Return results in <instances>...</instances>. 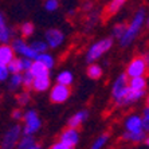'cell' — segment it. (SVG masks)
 <instances>
[{
    "label": "cell",
    "mask_w": 149,
    "mask_h": 149,
    "mask_svg": "<svg viewBox=\"0 0 149 149\" xmlns=\"http://www.w3.org/2000/svg\"><path fill=\"white\" fill-rule=\"evenodd\" d=\"M145 27L149 28V10H148V12H146V26Z\"/></svg>",
    "instance_id": "60d3db41"
},
{
    "label": "cell",
    "mask_w": 149,
    "mask_h": 149,
    "mask_svg": "<svg viewBox=\"0 0 149 149\" xmlns=\"http://www.w3.org/2000/svg\"><path fill=\"white\" fill-rule=\"evenodd\" d=\"M113 45H114V39L111 36H105V38H101L98 40L93 42L86 50L85 61L87 63L98 62L100 59L104 58L105 54H108L110 51Z\"/></svg>",
    "instance_id": "7a4b0ae2"
},
{
    "label": "cell",
    "mask_w": 149,
    "mask_h": 149,
    "mask_svg": "<svg viewBox=\"0 0 149 149\" xmlns=\"http://www.w3.org/2000/svg\"><path fill=\"white\" fill-rule=\"evenodd\" d=\"M144 124H142V117L139 113H130L125 117L124 120V130L129 132H136V130H142Z\"/></svg>",
    "instance_id": "7c38bea8"
},
{
    "label": "cell",
    "mask_w": 149,
    "mask_h": 149,
    "mask_svg": "<svg viewBox=\"0 0 149 149\" xmlns=\"http://www.w3.org/2000/svg\"><path fill=\"white\" fill-rule=\"evenodd\" d=\"M7 83H8V89L11 91H19L23 87V73L11 74Z\"/></svg>",
    "instance_id": "603a6c76"
},
{
    "label": "cell",
    "mask_w": 149,
    "mask_h": 149,
    "mask_svg": "<svg viewBox=\"0 0 149 149\" xmlns=\"http://www.w3.org/2000/svg\"><path fill=\"white\" fill-rule=\"evenodd\" d=\"M10 75L11 73H10V69H8V65L0 63V82H7Z\"/></svg>",
    "instance_id": "836d02e7"
},
{
    "label": "cell",
    "mask_w": 149,
    "mask_h": 149,
    "mask_svg": "<svg viewBox=\"0 0 149 149\" xmlns=\"http://www.w3.org/2000/svg\"><path fill=\"white\" fill-rule=\"evenodd\" d=\"M36 144V139L35 136H31V134H23L19 140L16 145V149H30L31 146H34Z\"/></svg>",
    "instance_id": "f1b7e54d"
},
{
    "label": "cell",
    "mask_w": 149,
    "mask_h": 149,
    "mask_svg": "<svg viewBox=\"0 0 149 149\" xmlns=\"http://www.w3.org/2000/svg\"><path fill=\"white\" fill-rule=\"evenodd\" d=\"M128 0H109L104 8L105 16H114L126 6Z\"/></svg>",
    "instance_id": "9a60e30c"
},
{
    "label": "cell",
    "mask_w": 149,
    "mask_h": 149,
    "mask_svg": "<svg viewBox=\"0 0 149 149\" xmlns=\"http://www.w3.org/2000/svg\"><path fill=\"white\" fill-rule=\"evenodd\" d=\"M16 56L14 49L10 43L7 45H0V63L3 65H8V63L12 61V59Z\"/></svg>",
    "instance_id": "d6986e66"
},
{
    "label": "cell",
    "mask_w": 149,
    "mask_h": 149,
    "mask_svg": "<svg viewBox=\"0 0 149 149\" xmlns=\"http://www.w3.org/2000/svg\"><path fill=\"white\" fill-rule=\"evenodd\" d=\"M30 46H31L32 50H34L36 54H42V52L49 51L50 50L47 43L45 42V39H34V40L30 42Z\"/></svg>",
    "instance_id": "4dcf8cb0"
},
{
    "label": "cell",
    "mask_w": 149,
    "mask_h": 149,
    "mask_svg": "<svg viewBox=\"0 0 149 149\" xmlns=\"http://www.w3.org/2000/svg\"><path fill=\"white\" fill-rule=\"evenodd\" d=\"M34 78L35 77L31 74V71H24L23 73V87L28 89V90H32V83H34Z\"/></svg>",
    "instance_id": "d6a6232c"
},
{
    "label": "cell",
    "mask_w": 149,
    "mask_h": 149,
    "mask_svg": "<svg viewBox=\"0 0 149 149\" xmlns=\"http://www.w3.org/2000/svg\"><path fill=\"white\" fill-rule=\"evenodd\" d=\"M23 113H24V111L22 110V108L17 106L16 109H14V110L11 111V118H12L15 122L22 121V120H23Z\"/></svg>",
    "instance_id": "d590c367"
},
{
    "label": "cell",
    "mask_w": 149,
    "mask_h": 149,
    "mask_svg": "<svg viewBox=\"0 0 149 149\" xmlns=\"http://www.w3.org/2000/svg\"><path fill=\"white\" fill-rule=\"evenodd\" d=\"M148 71L149 66L145 62V59L142 58V55H137L133 56L128 62L124 73L128 75V78H134V77H146Z\"/></svg>",
    "instance_id": "8992f818"
},
{
    "label": "cell",
    "mask_w": 149,
    "mask_h": 149,
    "mask_svg": "<svg viewBox=\"0 0 149 149\" xmlns=\"http://www.w3.org/2000/svg\"><path fill=\"white\" fill-rule=\"evenodd\" d=\"M30 149H45V148H43V146H42L40 144H38V142H36V144H35L34 146H31Z\"/></svg>",
    "instance_id": "ab89813d"
},
{
    "label": "cell",
    "mask_w": 149,
    "mask_h": 149,
    "mask_svg": "<svg viewBox=\"0 0 149 149\" xmlns=\"http://www.w3.org/2000/svg\"><path fill=\"white\" fill-rule=\"evenodd\" d=\"M94 3L93 1H90V0H87V1H85V3L82 4V11L85 12V14H87V12H90L91 10H94Z\"/></svg>",
    "instance_id": "74e56055"
},
{
    "label": "cell",
    "mask_w": 149,
    "mask_h": 149,
    "mask_svg": "<svg viewBox=\"0 0 149 149\" xmlns=\"http://www.w3.org/2000/svg\"><path fill=\"white\" fill-rule=\"evenodd\" d=\"M23 136V128L20 124L10 125L6 130H4L1 139H0V149H16V145L20 137Z\"/></svg>",
    "instance_id": "5b68a950"
},
{
    "label": "cell",
    "mask_w": 149,
    "mask_h": 149,
    "mask_svg": "<svg viewBox=\"0 0 149 149\" xmlns=\"http://www.w3.org/2000/svg\"><path fill=\"white\" fill-rule=\"evenodd\" d=\"M30 71H31V74L34 77L50 75V73H51V70L47 69L45 65H42L38 61H34V62H32V66H31V69H30Z\"/></svg>",
    "instance_id": "4316f807"
},
{
    "label": "cell",
    "mask_w": 149,
    "mask_h": 149,
    "mask_svg": "<svg viewBox=\"0 0 149 149\" xmlns=\"http://www.w3.org/2000/svg\"><path fill=\"white\" fill-rule=\"evenodd\" d=\"M145 102H146V106H149V93H146L145 95Z\"/></svg>",
    "instance_id": "b9f144b4"
},
{
    "label": "cell",
    "mask_w": 149,
    "mask_h": 149,
    "mask_svg": "<svg viewBox=\"0 0 149 149\" xmlns=\"http://www.w3.org/2000/svg\"><path fill=\"white\" fill-rule=\"evenodd\" d=\"M14 49L16 56H23V58H30L32 61H35V58L38 56V54L32 50V47L30 46V42H27L24 38L22 36H15L10 43Z\"/></svg>",
    "instance_id": "ba28073f"
},
{
    "label": "cell",
    "mask_w": 149,
    "mask_h": 149,
    "mask_svg": "<svg viewBox=\"0 0 149 149\" xmlns=\"http://www.w3.org/2000/svg\"><path fill=\"white\" fill-rule=\"evenodd\" d=\"M125 31H126V23H125V22H118V23H116V24L111 27L110 36L114 39V40H120V39L124 36Z\"/></svg>",
    "instance_id": "83f0119b"
},
{
    "label": "cell",
    "mask_w": 149,
    "mask_h": 149,
    "mask_svg": "<svg viewBox=\"0 0 149 149\" xmlns=\"http://www.w3.org/2000/svg\"><path fill=\"white\" fill-rule=\"evenodd\" d=\"M144 142H145L146 145L149 146V133H148V134H146V139H145V141H144Z\"/></svg>",
    "instance_id": "7bdbcfd3"
},
{
    "label": "cell",
    "mask_w": 149,
    "mask_h": 149,
    "mask_svg": "<svg viewBox=\"0 0 149 149\" xmlns=\"http://www.w3.org/2000/svg\"><path fill=\"white\" fill-rule=\"evenodd\" d=\"M35 61L40 62L42 65H45V66L47 67V69H50V70L54 69V67H55V63H56L55 56L50 52V50H49V51L42 52V54H38V56L35 58Z\"/></svg>",
    "instance_id": "7402d4cb"
},
{
    "label": "cell",
    "mask_w": 149,
    "mask_h": 149,
    "mask_svg": "<svg viewBox=\"0 0 149 149\" xmlns=\"http://www.w3.org/2000/svg\"><path fill=\"white\" fill-rule=\"evenodd\" d=\"M31 93L28 89H23V90H19L16 94V104L19 108H27L28 105L31 104Z\"/></svg>",
    "instance_id": "cb8c5ba5"
},
{
    "label": "cell",
    "mask_w": 149,
    "mask_h": 149,
    "mask_svg": "<svg viewBox=\"0 0 149 149\" xmlns=\"http://www.w3.org/2000/svg\"><path fill=\"white\" fill-rule=\"evenodd\" d=\"M17 31H19V34H20L22 38L24 39H28V38H32L35 34V24L32 23V22H23L20 26H19V28H17Z\"/></svg>",
    "instance_id": "d4e9b609"
},
{
    "label": "cell",
    "mask_w": 149,
    "mask_h": 149,
    "mask_svg": "<svg viewBox=\"0 0 149 149\" xmlns=\"http://www.w3.org/2000/svg\"><path fill=\"white\" fill-rule=\"evenodd\" d=\"M52 86V81L50 75L35 77L34 83H32V90L35 93H47Z\"/></svg>",
    "instance_id": "5bb4252c"
},
{
    "label": "cell",
    "mask_w": 149,
    "mask_h": 149,
    "mask_svg": "<svg viewBox=\"0 0 149 149\" xmlns=\"http://www.w3.org/2000/svg\"><path fill=\"white\" fill-rule=\"evenodd\" d=\"M129 90V78L125 73L118 74L116 77V79L111 83V89H110V95L111 100L114 102L116 106L118 108H124L125 104V98Z\"/></svg>",
    "instance_id": "3957f363"
},
{
    "label": "cell",
    "mask_w": 149,
    "mask_h": 149,
    "mask_svg": "<svg viewBox=\"0 0 149 149\" xmlns=\"http://www.w3.org/2000/svg\"><path fill=\"white\" fill-rule=\"evenodd\" d=\"M59 0H45L43 3V8H45L47 12L52 14V12H56L59 10Z\"/></svg>",
    "instance_id": "1f68e13d"
},
{
    "label": "cell",
    "mask_w": 149,
    "mask_h": 149,
    "mask_svg": "<svg viewBox=\"0 0 149 149\" xmlns=\"http://www.w3.org/2000/svg\"><path fill=\"white\" fill-rule=\"evenodd\" d=\"M86 75L89 79L91 81H97L100 79L101 77L104 75V67L101 66L98 62H93V63H87L86 67Z\"/></svg>",
    "instance_id": "ac0fdd59"
},
{
    "label": "cell",
    "mask_w": 149,
    "mask_h": 149,
    "mask_svg": "<svg viewBox=\"0 0 149 149\" xmlns=\"http://www.w3.org/2000/svg\"><path fill=\"white\" fill-rule=\"evenodd\" d=\"M70 97H71V87L70 86H65V85L55 82V85H52L51 89L49 90L50 101L55 105L65 104L69 101Z\"/></svg>",
    "instance_id": "9c48e42d"
},
{
    "label": "cell",
    "mask_w": 149,
    "mask_h": 149,
    "mask_svg": "<svg viewBox=\"0 0 149 149\" xmlns=\"http://www.w3.org/2000/svg\"><path fill=\"white\" fill-rule=\"evenodd\" d=\"M129 87H130L132 90L145 91V93H148V79H146V77H134V78H129Z\"/></svg>",
    "instance_id": "ffe728a7"
},
{
    "label": "cell",
    "mask_w": 149,
    "mask_h": 149,
    "mask_svg": "<svg viewBox=\"0 0 149 149\" xmlns=\"http://www.w3.org/2000/svg\"><path fill=\"white\" fill-rule=\"evenodd\" d=\"M101 17V11L98 10H91L90 12L86 14V19H85V30L86 31H91L95 26L98 24V20Z\"/></svg>",
    "instance_id": "44dd1931"
},
{
    "label": "cell",
    "mask_w": 149,
    "mask_h": 149,
    "mask_svg": "<svg viewBox=\"0 0 149 149\" xmlns=\"http://www.w3.org/2000/svg\"><path fill=\"white\" fill-rule=\"evenodd\" d=\"M142 58L145 59V62H146V63H148V66H149V51L144 52V54H142Z\"/></svg>",
    "instance_id": "f35d334b"
},
{
    "label": "cell",
    "mask_w": 149,
    "mask_h": 149,
    "mask_svg": "<svg viewBox=\"0 0 149 149\" xmlns=\"http://www.w3.org/2000/svg\"><path fill=\"white\" fill-rule=\"evenodd\" d=\"M146 134H148V133H146L144 129H142V130H136V132L124 130V133H122V140L126 142H130V144H140V142L145 141Z\"/></svg>",
    "instance_id": "2e32d148"
},
{
    "label": "cell",
    "mask_w": 149,
    "mask_h": 149,
    "mask_svg": "<svg viewBox=\"0 0 149 149\" xmlns=\"http://www.w3.org/2000/svg\"><path fill=\"white\" fill-rule=\"evenodd\" d=\"M43 39L47 43L50 50H56L62 47L66 42V34L58 27H50L47 28L43 34Z\"/></svg>",
    "instance_id": "52a82bcc"
},
{
    "label": "cell",
    "mask_w": 149,
    "mask_h": 149,
    "mask_svg": "<svg viewBox=\"0 0 149 149\" xmlns=\"http://www.w3.org/2000/svg\"><path fill=\"white\" fill-rule=\"evenodd\" d=\"M59 140L62 142H65L66 145H69L70 148H75L78 145V142L81 140V134L79 130L77 128H71V126H67L66 129H63L62 133L59 134Z\"/></svg>",
    "instance_id": "8fae6325"
},
{
    "label": "cell",
    "mask_w": 149,
    "mask_h": 149,
    "mask_svg": "<svg viewBox=\"0 0 149 149\" xmlns=\"http://www.w3.org/2000/svg\"><path fill=\"white\" fill-rule=\"evenodd\" d=\"M109 140H110V134L109 133H101L100 136H97L94 141L91 142L90 149H104L105 146L108 145Z\"/></svg>",
    "instance_id": "484cf974"
},
{
    "label": "cell",
    "mask_w": 149,
    "mask_h": 149,
    "mask_svg": "<svg viewBox=\"0 0 149 149\" xmlns=\"http://www.w3.org/2000/svg\"><path fill=\"white\" fill-rule=\"evenodd\" d=\"M146 12H148V10L144 7H140L136 10L129 23H126V31H125L124 36L118 40L120 47L128 49L137 40V38L141 35L142 30L146 26Z\"/></svg>",
    "instance_id": "6da1fadb"
},
{
    "label": "cell",
    "mask_w": 149,
    "mask_h": 149,
    "mask_svg": "<svg viewBox=\"0 0 149 149\" xmlns=\"http://www.w3.org/2000/svg\"><path fill=\"white\" fill-rule=\"evenodd\" d=\"M89 116H90V113H89L87 109H79V110H77L75 113H73V114L69 117V120H67V126L79 129L81 126L89 120Z\"/></svg>",
    "instance_id": "4fadbf2b"
},
{
    "label": "cell",
    "mask_w": 149,
    "mask_h": 149,
    "mask_svg": "<svg viewBox=\"0 0 149 149\" xmlns=\"http://www.w3.org/2000/svg\"><path fill=\"white\" fill-rule=\"evenodd\" d=\"M15 38V28L8 24L4 12L0 11V45H7Z\"/></svg>",
    "instance_id": "30bf717a"
},
{
    "label": "cell",
    "mask_w": 149,
    "mask_h": 149,
    "mask_svg": "<svg viewBox=\"0 0 149 149\" xmlns=\"http://www.w3.org/2000/svg\"><path fill=\"white\" fill-rule=\"evenodd\" d=\"M8 69H10L11 74L24 73V70H23V63H22V56H15V58L8 63Z\"/></svg>",
    "instance_id": "f546056e"
},
{
    "label": "cell",
    "mask_w": 149,
    "mask_h": 149,
    "mask_svg": "<svg viewBox=\"0 0 149 149\" xmlns=\"http://www.w3.org/2000/svg\"><path fill=\"white\" fill-rule=\"evenodd\" d=\"M22 128H23V134H31L35 136L42 129V121L40 116L35 109H27L23 113V120H22Z\"/></svg>",
    "instance_id": "277c9868"
},
{
    "label": "cell",
    "mask_w": 149,
    "mask_h": 149,
    "mask_svg": "<svg viewBox=\"0 0 149 149\" xmlns=\"http://www.w3.org/2000/svg\"><path fill=\"white\" fill-rule=\"evenodd\" d=\"M74 81H75V77H74V73L71 70H61L58 74L55 75V82L61 83V85H65V86H73Z\"/></svg>",
    "instance_id": "e0dca14e"
},
{
    "label": "cell",
    "mask_w": 149,
    "mask_h": 149,
    "mask_svg": "<svg viewBox=\"0 0 149 149\" xmlns=\"http://www.w3.org/2000/svg\"><path fill=\"white\" fill-rule=\"evenodd\" d=\"M142 117V124H144V130L146 133H149V106H145L141 111Z\"/></svg>",
    "instance_id": "e575fe53"
},
{
    "label": "cell",
    "mask_w": 149,
    "mask_h": 149,
    "mask_svg": "<svg viewBox=\"0 0 149 149\" xmlns=\"http://www.w3.org/2000/svg\"><path fill=\"white\" fill-rule=\"evenodd\" d=\"M49 149H73V148H70L69 145L65 144V142H62L61 140H58V141H55L54 144H51Z\"/></svg>",
    "instance_id": "8d00e7d4"
}]
</instances>
